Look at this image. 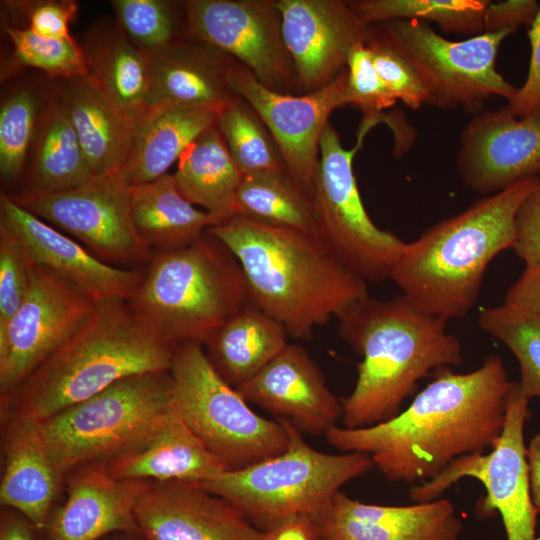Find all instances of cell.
Here are the masks:
<instances>
[{"instance_id":"obj_3","label":"cell","mask_w":540,"mask_h":540,"mask_svg":"<svg viewBox=\"0 0 540 540\" xmlns=\"http://www.w3.org/2000/svg\"><path fill=\"white\" fill-rule=\"evenodd\" d=\"M338 322L342 339L362 357L352 392L341 398L345 428L394 418L422 378L463 361L461 343L447 330V322L421 311L402 294L367 296Z\"/></svg>"},{"instance_id":"obj_40","label":"cell","mask_w":540,"mask_h":540,"mask_svg":"<svg viewBox=\"0 0 540 540\" xmlns=\"http://www.w3.org/2000/svg\"><path fill=\"white\" fill-rule=\"evenodd\" d=\"M5 31L16 66L40 70L52 81L88 74L84 53L74 38H46L26 27L7 26Z\"/></svg>"},{"instance_id":"obj_37","label":"cell","mask_w":540,"mask_h":540,"mask_svg":"<svg viewBox=\"0 0 540 540\" xmlns=\"http://www.w3.org/2000/svg\"><path fill=\"white\" fill-rule=\"evenodd\" d=\"M21 85L7 92L0 106V175L7 184L24 174L38 120L50 94Z\"/></svg>"},{"instance_id":"obj_11","label":"cell","mask_w":540,"mask_h":540,"mask_svg":"<svg viewBox=\"0 0 540 540\" xmlns=\"http://www.w3.org/2000/svg\"><path fill=\"white\" fill-rule=\"evenodd\" d=\"M363 138L350 150L329 122L320 143L312 197L317 236L366 283L391 279L405 242L378 228L360 196L353 159Z\"/></svg>"},{"instance_id":"obj_52","label":"cell","mask_w":540,"mask_h":540,"mask_svg":"<svg viewBox=\"0 0 540 540\" xmlns=\"http://www.w3.org/2000/svg\"><path fill=\"white\" fill-rule=\"evenodd\" d=\"M109 540H146L139 532H119L112 534Z\"/></svg>"},{"instance_id":"obj_4","label":"cell","mask_w":540,"mask_h":540,"mask_svg":"<svg viewBox=\"0 0 540 540\" xmlns=\"http://www.w3.org/2000/svg\"><path fill=\"white\" fill-rule=\"evenodd\" d=\"M538 176L485 196L405 243L391 279L421 311L446 322L475 305L490 262L513 249L515 217Z\"/></svg>"},{"instance_id":"obj_26","label":"cell","mask_w":540,"mask_h":540,"mask_svg":"<svg viewBox=\"0 0 540 540\" xmlns=\"http://www.w3.org/2000/svg\"><path fill=\"white\" fill-rule=\"evenodd\" d=\"M53 82L93 176L118 175L134 143L130 116L89 74Z\"/></svg>"},{"instance_id":"obj_9","label":"cell","mask_w":540,"mask_h":540,"mask_svg":"<svg viewBox=\"0 0 540 540\" xmlns=\"http://www.w3.org/2000/svg\"><path fill=\"white\" fill-rule=\"evenodd\" d=\"M169 372L177 413L228 471L246 468L287 448L284 424L255 413L213 369L203 345L176 346Z\"/></svg>"},{"instance_id":"obj_49","label":"cell","mask_w":540,"mask_h":540,"mask_svg":"<svg viewBox=\"0 0 540 540\" xmlns=\"http://www.w3.org/2000/svg\"><path fill=\"white\" fill-rule=\"evenodd\" d=\"M263 540H318V528L312 516H293L264 530Z\"/></svg>"},{"instance_id":"obj_30","label":"cell","mask_w":540,"mask_h":540,"mask_svg":"<svg viewBox=\"0 0 540 540\" xmlns=\"http://www.w3.org/2000/svg\"><path fill=\"white\" fill-rule=\"evenodd\" d=\"M287 336L282 324L250 302L214 331L203 348L217 374L237 388L288 345Z\"/></svg>"},{"instance_id":"obj_34","label":"cell","mask_w":540,"mask_h":540,"mask_svg":"<svg viewBox=\"0 0 540 540\" xmlns=\"http://www.w3.org/2000/svg\"><path fill=\"white\" fill-rule=\"evenodd\" d=\"M236 214L317 235L312 194L286 169L243 175Z\"/></svg>"},{"instance_id":"obj_43","label":"cell","mask_w":540,"mask_h":540,"mask_svg":"<svg viewBox=\"0 0 540 540\" xmlns=\"http://www.w3.org/2000/svg\"><path fill=\"white\" fill-rule=\"evenodd\" d=\"M346 69L348 105L371 116L395 104L397 100L378 74L365 43L353 47Z\"/></svg>"},{"instance_id":"obj_33","label":"cell","mask_w":540,"mask_h":540,"mask_svg":"<svg viewBox=\"0 0 540 540\" xmlns=\"http://www.w3.org/2000/svg\"><path fill=\"white\" fill-rule=\"evenodd\" d=\"M179 192L193 205L224 221L236 214L242 173L216 123L201 133L177 161L172 174Z\"/></svg>"},{"instance_id":"obj_44","label":"cell","mask_w":540,"mask_h":540,"mask_svg":"<svg viewBox=\"0 0 540 540\" xmlns=\"http://www.w3.org/2000/svg\"><path fill=\"white\" fill-rule=\"evenodd\" d=\"M13 4L21 9L27 19L25 26L33 33L56 39H69V25L78 12L73 0L25 1Z\"/></svg>"},{"instance_id":"obj_20","label":"cell","mask_w":540,"mask_h":540,"mask_svg":"<svg viewBox=\"0 0 540 540\" xmlns=\"http://www.w3.org/2000/svg\"><path fill=\"white\" fill-rule=\"evenodd\" d=\"M0 225L21 242L32 263L57 274L95 302L128 300L142 279V269L102 262L78 241L18 205L6 192L0 197Z\"/></svg>"},{"instance_id":"obj_29","label":"cell","mask_w":540,"mask_h":540,"mask_svg":"<svg viewBox=\"0 0 540 540\" xmlns=\"http://www.w3.org/2000/svg\"><path fill=\"white\" fill-rule=\"evenodd\" d=\"M23 176L24 187L17 192H61L81 186L94 177L53 81Z\"/></svg>"},{"instance_id":"obj_19","label":"cell","mask_w":540,"mask_h":540,"mask_svg":"<svg viewBox=\"0 0 540 540\" xmlns=\"http://www.w3.org/2000/svg\"><path fill=\"white\" fill-rule=\"evenodd\" d=\"M134 518L146 540H263L232 504L192 482H151Z\"/></svg>"},{"instance_id":"obj_17","label":"cell","mask_w":540,"mask_h":540,"mask_svg":"<svg viewBox=\"0 0 540 540\" xmlns=\"http://www.w3.org/2000/svg\"><path fill=\"white\" fill-rule=\"evenodd\" d=\"M282 34L301 93L333 82L346 68L349 54L366 43L371 25L342 0H277Z\"/></svg>"},{"instance_id":"obj_12","label":"cell","mask_w":540,"mask_h":540,"mask_svg":"<svg viewBox=\"0 0 540 540\" xmlns=\"http://www.w3.org/2000/svg\"><path fill=\"white\" fill-rule=\"evenodd\" d=\"M529 398L519 382H512L505 424L495 446L487 453L455 459L432 480L412 487L409 498L414 503L429 502L459 480H478L486 491L476 504V515L488 518L497 512L507 540H537L536 509L530 492L524 442L525 422L531 412Z\"/></svg>"},{"instance_id":"obj_15","label":"cell","mask_w":540,"mask_h":540,"mask_svg":"<svg viewBox=\"0 0 540 540\" xmlns=\"http://www.w3.org/2000/svg\"><path fill=\"white\" fill-rule=\"evenodd\" d=\"M30 277L27 297L0 339L1 397L17 388L64 344L97 304L57 274L34 263Z\"/></svg>"},{"instance_id":"obj_38","label":"cell","mask_w":540,"mask_h":540,"mask_svg":"<svg viewBox=\"0 0 540 540\" xmlns=\"http://www.w3.org/2000/svg\"><path fill=\"white\" fill-rule=\"evenodd\" d=\"M478 325L513 353L520 367L519 384L526 396L540 398V318L502 304L483 308Z\"/></svg>"},{"instance_id":"obj_13","label":"cell","mask_w":540,"mask_h":540,"mask_svg":"<svg viewBox=\"0 0 540 540\" xmlns=\"http://www.w3.org/2000/svg\"><path fill=\"white\" fill-rule=\"evenodd\" d=\"M8 194L104 263L140 269L151 258L152 250L132 223L131 186L118 175L94 176L81 186L61 192Z\"/></svg>"},{"instance_id":"obj_36","label":"cell","mask_w":540,"mask_h":540,"mask_svg":"<svg viewBox=\"0 0 540 540\" xmlns=\"http://www.w3.org/2000/svg\"><path fill=\"white\" fill-rule=\"evenodd\" d=\"M216 126L242 175L286 169L268 128L238 94L217 113Z\"/></svg>"},{"instance_id":"obj_31","label":"cell","mask_w":540,"mask_h":540,"mask_svg":"<svg viewBox=\"0 0 540 540\" xmlns=\"http://www.w3.org/2000/svg\"><path fill=\"white\" fill-rule=\"evenodd\" d=\"M88 74L132 119L146 108L149 76L146 55L127 38L115 21L90 27L79 43Z\"/></svg>"},{"instance_id":"obj_50","label":"cell","mask_w":540,"mask_h":540,"mask_svg":"<svg viewBox=\"0 0 540 540\" xmlns=\"http://www.w3.org/2000/svg\"><path fill=\"white\" fill-rule=\"evenodd\" d=\"M35 528L19 512L4 508L0 517V540H33Z\"/></svg>"},{"instance_id":"obj_10","label":"cell","mask_w":540,"mask_h":540,"mask_svg":"<svg viewBox=\"0 0 540 540\" xmlns=\"http://www.w3.org/2000/svg\"><path fill=\"white\" fill-rule=\"evenodd\" d=\"M372 27L415 71L427 91V105L476 115L490 97L509 101L516 92L496 69L499 47L509 32L451 41L419 20H391Z\"/></svg>"},{"instance_id":"obj_8","label":"cell","mask_w":540,"mask_h":540,"mask_svg":"<svg viewBox=\"0 0 540 540\" xmlns=\"http://www.w3.org/2000/svg\"><path fill=\"white\" fill-rule=\"evenodd\" d=\"M168 371L121 379L93 397L38 421L65 476L74 467L109 460L145 445L174 413Z\"/></svg>"},{"instance_id":"obj_6","label":"cell","mask_w":540,"mask_h":540,"mask_svg":"<svg viewBox=\"0 0 540 540\" xmlns=\"http://www.w3.org/2000/svg\"><path fill=\"white\" fill-rule=\"evenodd\" d=\"M142 270L127 302L153 334L174 348L188 342L203 345L250 303L239 262L208 231L185 247L152 252Z\"/></svg>"},{"instance_id":"obj_24","label":"cell","mask_w":540,"mask_h":540,"mask_svg":"<svg viewBox=\"0 0 540 540\" xmlns=\"http://www.w3.org/2000/svg\"><path fill=\"white\" fill-rule=\"evenodd\" d=\"M145 55L149 76L146 108L186 106L218 113L236 95L231 85L236 60L205 43L184 37Z\"/></svg>"},{"instance_id":"obj_48","label":"cell","mask_w":540,"mask_h":540,"mask_svg":"<svg viewBox=\"0 0 540 540\" xmlns=\"http://www.w3.org/2000/svg\"><path fill=\"white\" fill-rule=\"evenodd\" d=\"M503 304L540 318V266L525 268L510 286Z\"/></svg>"},{"instance_id":"obj_7","label":"cell","mask_w":540,"mask_h":540,"mask_svg":"<svg viewBox=\"0 0 540 540\" xmlns=\"http://www.w3.org/2000/svg\"><path fill=\"white\" fill-rule=\"evenodd\" d=\"M278 421L289 435L282 453L195 483L228 501L262 531L289 517L315 515L344 484L374 468L368 454L320 452L293 424Z\"/></svg>"},{"instance_id":"obj_32","label":"cell","mask_w":540,"mask_h":540,"mask_svg":"<svg viewBox=\"0 0 540 540\" xmlns=\"http://www.w3.org/2000/svg\"><path fill=\"white\" fill-rule=\"evenodd\" d=\"M131 219L136 233L152 252L185 247L222 222L184 198L169 173L131 186Z\"/></svg>"},{"instance_id":"obj_25","label":"cell","mask_w":540,"mask_h":540,"mask_svg":"<svg viewBox=\"0 0 540 540\" xmlns=\"http://www.w3.org/2000/svg\"><path fill=\"white\" fill-rule=\"evenodd\" d=\"M4 457L0 502L34 526L45 530L54 502L66 476L61 471L38 421L2 416Z\"/></svg>"},{"instance_id":"obj_39","label":"cell","mask_w":540,"mask_h":540,"mask_svg":"<svg viewBox=\"0 0 540 540\" xmlns=\"http://www.w3.org/2000/svg\"><path fill=\"white\" fill-rule=\"evenodd\" d=\"M115 20L144 53L168 47L186 37L184 3L167 0H113Z\"/></svg>"},{"instance_id":"obj_41","label":"cell","mask_w":540,"mask_h":540,"mask_svg":"<svg viewBox=\"0 0 540 540\" xmlns=\"http://www.w3.org/2000/svg\"><path fill=\"white\" fill-rule=\"evenodd\" d=\"M31 264L21 242L0 225V339L27 297Z\"/></svg>"},{"instance_id":"obj_28","label":"cell","mask_w":540,"mask_h":540,"mask_svg":"<svg viewBox=\"0 0 540 540\" xmlns=\"http://www.w3.org/2000/svg\"><path fill=\"white\" fill-rule=\"evenodd\" d=\"M217 112L200 107L155 106L135 120L131 153L118 176L140 185L167 174L190 144L214 125Z\"/></svg>"},{"instance_id":"obj_27","label":"cell","mask_w":540,"mask_h":540,"mask_svg":"<svg viewBox=\"0 0 540 540\" xmlns=\"http://www.w3.org/2000/svg\"><path fill=\"white\" fill-rule=\"evenodd\" d=\"M106 466L117 479L151 482L198 483L228 471L190 430L176 409L145 445L109 460Z\"/></svg>"},{"instance_id":"obj_51","label":"cell","mask_w":540,"mask_h":540,"mask_svg":"<svg viewBox=\"0 0 540 540\" xmlns=\"http://www.w3.org/2000/svg\"><path fill=\"white\" fill-rule=\"evenodd\" d=\"M526 464L531 497L540 512V434H536L526 447Z\"/></svg>"},{"instance_id":"obj_16","label":"cell","mask_w":540,"mask_h":540,"mask_svg":"<svg viewBox=\"0 0 540 540\" xmlns=\"http://www.w3.org/2000/svg\"><path fill=\"white\" fill-rule=\"evenodd\" d=\"M231 85L262 119L274 138L288 173L312 194L320 143L330 114L348 105L347 69L330 84L304 94H285L262 85L235 63Z\"/></svg>"},{"instance_id":"obj_1","label":"cell","mask_w":540,"mask_h":540,"mask_svg":"<svg viewBox=\"0 0 540 540\" xmlns=\"http://www.w3.org/2000/svg\"><path fill=\"white\" fill-rule=\"evenodd\" d=\"M502 359L456 373L441 367L394 418L365 428L335 426L325 437L342 452L368 454L391 482H426L455 459L489 452L506 419L511 387Z\"/></svg>"},{"instance_id":"obj_46","label":"cell","mask_w":540,"mask_h":540,"mask_svg":"<svg viewBox=\"0 0 540 540\" xmlns=\"http://www.w3.org/2000/svg\"><path fill=\"white\" fill-rule=\"evenodd\" d=\"M528 38L531 47L528 73L506 107L517 118H540V6L529 27Z\"/></svg>"},{"instance_id":"obj_21","label":"cell","mask_w":540,"mask_h":540,"mask_svg":"<svg viewBox=\"0 0 540 540\" xmlns=\"http://www.w3.org/2000/svg\"><path fill=\"white\" fill-rule=\"evenodd\" d=\"M247 401L288 421L302 434L321 435L342 418L341 399L300 345L289 344L251 379L235 388Z\"/></svg>"},{"instance_id":"obj_14","label":"cell","mask_w":540,"mask_h":540,"mask_svg":"<svg viewBox=\"0 0 540 540\" xmlns=\"http://www.w3.org/2000/svg\"><path fill=\"white\" fill-rule=\"evenodd\" d=\"M186 37L231 56L265 87L302 94L282 34L277 0L183 1Z\"/></svg>"},{"instance_id":"obj_35","label":"cell","mask_w":540,"mask_h":540,"mask_svg":"<svg viewBox=\"0 0 540 540\" xmlns=\"http://www.w3.org/2000/svg\"><path fill=\"white\" fill-rule=\"evenodd\" d=\"M486 0H351L348 4L365 24L391 20L435 23L445 33L479 35L484 32Z\"/></svg>"},{"instance_id":"obj_42","label":"cell","mask_w":540,"mask_h":540,"mask_svg":"<svg viewBox=\"0 0 540 540\" xmlns=\"http://www.w3.org/2000/svg\"><path fill=\"white\" fill-rule=\"evenodd\" d=\"M374 66L396 100L412 110L428 103V94L409 63L373 29L365 43Z\"/></svg>"},{"instance_id":"obj_5","label":"cell","mask_w":540,"mask_h":540,"mask_svg":"<svg viewBox=\"0 0 540 540\" xmlns=\"http://www.w3.org/2000/svg\"><path fill=\"white\" fill-rule=\"evenodd\" d=\"M173 352L174 347L140 321L127 300L97 302L64 344L1 397V417L45 420L126 377L168 371Z\"/></svg>"},{"instance_id":"obj_18","label":"cell","mask_w":540,"mask_h":540,"mask_svg":"<svg viewBox=\"0 0 540 540\" xmlns=\"http://www.w3.org/2000/svg\"><path fill=\"white\" fill-rule=\"evenodd\" d=\"M462 183L492 195L540 173V118H517L506 106L474 115L457 157Z\"/></svg>"},{"instance_id":"obj_47","label":"cell","mask_w":540,"mask_h":540,"mask_svg":"<svg viewBox=\"0 0 540 540\" xmlns=\"http://www.w3.org/2000/svg\"><path fill=\"white\" fill-rule=\"evenodd\" d=\"M540 3L535 0L490 1L484 14V32L513 34L521 25H531Z\"/></svg>"},{"instance_id":"obj_23","label":"cell","mask_w":540,"mask_h":540,"mask_svg":"<svg viewBox=\"0 0 540 540\" xmlns=\"http://www.w3.org/2000/svg\"><path fill=\"white\" fill-rule=\"evenodd\" d=\"M318 540H458L463 524L443 498L407 506L368 504L341 490L312 516Z\"/></svg>"},{"instance_id":"obj_2","label":"cell","mask_w":540,"mask_h":540,"mask_svg":"<svg viewBox=\"0 0 540 540\" xmlns=\"http://www.w3.org/2000/svg\"><path fill=\"white\" fill-rule=\"evenodd\" d=\"M243 271L250 302L308 340L369 296L368 283L315 234L235 214L210 227Z\"/></svg>"},{"instance_id":"obj_22","label":"cell","mask_w":540,"mask_h":540,"mask_svg":"<svg viewBox=\"0 0 540 540\" xmlns=\"http://www.w3.org/2000/svg\"><path fill=\"white\" fill-rule=\"evenodd\" d=\"M150 483L117 479L105 462L82 463L67 474V498L51 512L44 531L49 540H103L119 532H139L134 507Z\"/></svg>"},{"instance_id":"obj_45","label":"cell","mask_w":540,"mask_h":540,"mask_svg":"<svg viewBox=\"0 0 540 540\" xmlns=\"http://www.w3.org/2000/svg\"><path fill=\"white\" fill-rule=\"evenodd\" d=\"M513 250L526 267L540 266V184L517 210Z\"/></svg>"}]
</instances>
